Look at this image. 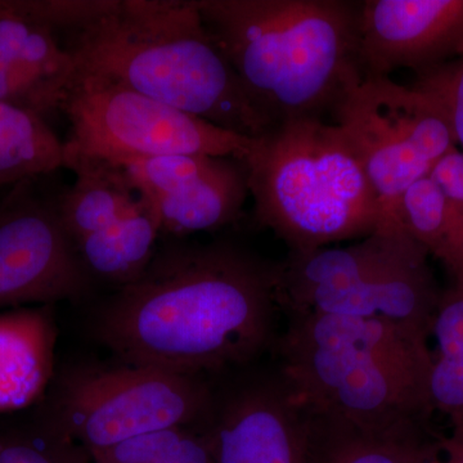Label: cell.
I'll use <instances>...</instances> for the list:
<instances>
[{
	"label": "cell",
	"mask_w": 463,
	"mask_h": 463,
	"mask_svg": "<svg viewBox=\"0 0 463 463\" xmlns=\"http://www.w3.org/2000/svg\"><path fill=\"white\" fill-rule=\"evenodd\" d=\"M279 263L215 241L157 250L102 307L96 336L124 364L199 376L249 364L273 339Z\"/></svg>",
	"instance_id": "cell-1"
},
{
	"label": "cell",
	"mask_w": 463,
	"mask_h": 463,
	"mask_svg": "<svg viewBox=\"0 0 463 463\" xmlns=\"http://www.w3.org/2000/svg\"><path fill=\"white\" fill-rule=\"evenodd\" d=\"M62 33L75 79L121 85L249 138L274 127L207 30L196 0H96Z\"/></svg>",
	"instance_id": "cell-2"
},
{
	"label": "cell",
	"mask_w": 463,
	"mask_h": 463,
	"mask_svg": "<svg viewBox=\"0 0 463 463\" xmlns=\"http://www.w3.org/2000/svg\"><path fill=\"white\" fill-rule=\"evenodd\" d=\"M250 99L273 125L322 118L364 79L361 2L196 0Z\"/></svg>",
	"instance_id": "cell-3"
},
{
	"label": "cell",
	"mask_w": 463,
	"mask_h": 463,
	"mask_svg": "<svg viewBox=\"0 0 463 463\" xmlns=\"http://www.w3.org/2000/svg\"><path fill=\"white\" fill-rule=\"evenodd\" d=\"M279 370L310 412L367 430L431 423L428 339L383 319L289 316Z\"/></svg>",
	"instance_id": "cell-4"
},
{
	"label": "cell",
	"mask_w": 463,
	"mask_h": 463,
	"mask_svg": "<svg viewBox=\"0 0 463 463\" xmlns=\"http://www.w3.org/2000/svg\"><path fill=\"white\" fill-rule=\"evenodd\" d=\"M255 219L289 252L370 236L383 215L364 166L335 124L306 118L274 125L243 158Z\"/></svg>",
	"instance_id": "cell-5"
},
{
	"label": "cell",
	"mask_w": 463,
	"mask_h": 463,
	"mask_svg": "<svg viewBox=\"0 0 463 463\" xmlns=\"http://www.w3.org/2000/svg\"><path fill=\"white\" fill-rule=\"evenodd\" d=\"M429 258L402 222L350 245L288 252L279 263V307L288 316L383 319L429 339L443 294Z\"/></svg>",
	"instance_id": "cell-6"
},
{
	"label": "cell",
	"mask_w": 463,
	"mask_h": 463,
	"mask_svg": "<svg viewBox=\"0 0 463 463\" xmlns=\"http://www.w3.org/2000/svg\"><path fill=\"white\" fill-rule=\"evenodd\" d=\"M331 114L373 185L381 223L402 222L399 203L404 192L457 148L437 103L390 76H364Z\"/></svg>",
	"instance_id": "cell-7"
},
{
	"label": "cell",
	"mask_w": 463,
	"mask_h": 463,
	"mask_svg": "<svg viewBox=\"0 0 463 463\" xmlns=\"http://www.w3.org/2000/svg\"><path fill=\"white\" fill-rule=\"evenodd\" d=\"M214 402L194 374L129 364L85 368L63 383L52 428L94 453L148 432L209 422Z\"/></svg>",
	"instance_id": "cell-8"
},
{
	"label": "cell",
	"mask_w": 463,
	"mask_h": 463,
	"mask_svg": "<svg viewBox=\"0 0 463 463\" xmlns=\"http://www.w3.org/2000/svg\"><path fill=\"white\" fill-rule=\"evenodd\" d=\"M61 111L70 123L66 154L109 163L166 155L243 160L254 141L121 85L91 79H75Z\"/></svg>",
	"instance_id": "cell-9"
},
{
	"label": "cell",
	"mask_w": 463,
	"mask_h": 463,
	"mask_svg": "<svg viewBox=\"0 0 463 463\" xmlns=\"http://www.w3.org/2000/svg\"><path fill=\"white\" fill-rule=\"evenodd\" d=\"M35 181L12 185L0 203V312L76 300L90 288L61 221L58 194H41Z\"/></svg>",
	"instance_id": "cell-10"
},
{
	"label": "cell",
	"mask_w": 463,
	"mask_h": 463,
	"mask_svg": "<svg viewBox=\"0 0 463 463\" xmlns=\"http://www.w3.org/2000/svg\"><path fill=\"white\" fill-rule=\"evenodd\" d=\"M215 463H309V412L277 368L215 397Z\"/></svg>",
	"instance_id": "cell-11"
},
{
	"label": "cell",
	"mask_w": 463,
	"mask_h": 463,
	"mask_svg": "<svg viewBox=\"0 0 463 463\" xmlns=\"http://www.w3.org/2000/svg\"><path fill=\"white\" fill-rule=\"evenodd\" d=\"M364 76L421 74L463 56V0H365L359 11Z\"/></svg>",
	"instance_id": "cell-12"
},
{
	"label": "cell",
	"mask_w": 463,
	"mask_h": 463,
	"mask_svg": "<svg viewBox=\"0 0 463 463\" xmlns=\"http://www.w3.org/2000/svg\"><path fill=\"white\" fill-rule=\"evenodd\" d=\"M35 0H0V102L47 118L62 109L76 69Z\"/></svg>",
	"instance_id": "cell-13"
},
{
	"label": "cell",
	"mask_w": 463,
	"mask_h": 463,
	"mask_svg": "<svg viewBox=\"0 0 463 463\" xmlns=\"http://www.w3.org/2000/svg\"><path fill=\"white\" fill-rule=\"evenodd\" d=\"M56 340L51 306L0 312V413L42 397L53 376Z\"/></svg>",
	"instance_id": "cell-14"
},
{
	"label": "cell",
	"mask_w": 463,
	"mask_h": 463,
	"mask_svg": "<svg viewBox=\"0 0 463 463\" xmlns=\"http://www.w3.org/2000/svg\"><path fill=\"white\" fill-rule=\"evenodd\" d=\"M307 412L309 463H430L443 444L431 423L367 430L336 417Z\"/></svg>",
	"instance_id": "cell-15"
},
{
	"label": "cell",
	"mask_w": 463,
	"mask_h": 463,
	"mask_svg": "<svg viewBox=\"0 0 463 463\" xmlns=\"http://www.w3.org/2000/svg\"><path fill=\"white\" fill-rule=\"evenodd\" d=\"M249 194L245 163L236 157H216L203 175L182 190L146 200L156 215L161 233L183 237L233 223Z\"/></svg>",
	"instance_id": "cell-16"
},
{
	"label": "cell",
	"mask_w": 463,
	"mask_h": 463,
	"mask_svg": "<svg viewBox=\"0 0 463 463\" xmlns=\"http://www.w3.org/2000/svg\"><path fill=\"white\" fill-rule=\"evenodd\" d=\"M65 167L75 182L58 194V212L74 245L115 223L139 199L123 169L108 161L65 152Z\"/></svg>",
	"instance_id": "cell-17"
},
{
	"label": "cell",
	"mask_w": 463,
	"mask_h": 463,
	"mask_svg": "<svg viewBox=\"0 0 463 463\" xmlns=\"http://www.w3.org/2000/svg\"><path fill=\"white\" fill-rule=\"evenodd\" d=\"M160 234L152 206L139 196L127 214L105 230L85 237L75 248L91 279L123 288L138 279L151 263Z\"/></svg>",
	"instance_id": "cell-18"
},
{
	"label": "cell",
	"mask_w": 463,
	"mask_h": 463,
	"mask_svg": "<svg viewBox=\"0 0 463 463\" xmlns=\"http://www.w3.org/2000/svg\"><path fill=\"white\" fill-rule=\"evenodd\" d=\"M399 218L429 255L444 264L453 279H463V213L430 176L404 192Z\"/></svg>",
	"instance_id": "cell-19"
},
{
	"label": "cell",
	"mask_w": 463,
	"mask_h": 463,
	"mask_svg": "<svg viewBox=\"0 0 463 463\" xmlns=\"http://www.w3.org/2000/svg\"><path fill=\"white\" fill-rule=\"evenodd\" d=\"M65 167V142L44 118L0 102V188Z\"/></svg>",
	"instance_id": "cell-20"
},
{
	"label": "cell",
	"mask_w": 463,
	"mask_h": 463,
	"mask_svg": "<svg viewBox=\"0 0 463 463\" xmlns=\"http://www.w3.org/2000/svg\"><path fill=\"white\" fill-rule=\"evenodd\" d=\"M431 335L437 340L430 373L432 408L449 420L452 431L463 432V279H453L441 294Z\"/></svg>",
	"instance_id": "cell-21"
},
{
	"label": "cell",
	"mask_w": 463,
	"mask_h": 463,
	"mask_svg": "<svg viewBox=\"0 0 463 463\" xmlns=\"http://www.w3.org/2000/svg\"><path fill=\"white\" fill-rule=\"evenodd\" d=\"M72 441L53 428L42 434L0 435V463H81Z\"/></svg>",
	"instance_id": "cell-22"
},
{
	"label": "cell",
	"mask_w": 463,
	"mask_h": 463,
	"mask_svg": "<svg viewBox=\"0 0 463 463\" xmlns=\"http://www.w3.org/2000/svg\"><path fill=\"white\" fill-rule=\"evenodd\" d=\"M412 87L437 103L447 118L457 146L463 149V56L417 74Z\"/></svg>",
	"instance_id": "cell-23"
},
{
	"label": "cell",
	"mask_w": 463,
	"mask_h": 463,
	"mask_svg": "<svg viewBox=\"0 0 463 463\" xmlns=\"http://www.w3.org/2000/svg\"><path fill=\"white\" fill-rule=\"evenodd\" d=\"M190 428L148 432L91 453L96 463H164Z\"/></svg>",
	"instance_id": "cell-24"
},
{
	"label": "cell",
	"mask_w": 463,
	"mask_h": 463,
	"mask_svg": "<svg viewBox=\"0 0 463 463\" xmlns=\"http://www.w3.org/2000/svg\"><path fill=\"white\" fill-rule=\"evenodd\" d=\"M429 176L444 196L463 213V151L456 148L441 157Z\"/></svg>",
	"instance_id": "cell-25"
},
{
	"label": "cell",
	"mask_w": 463,
	"mask_h": 463,
	"mask_svg": "<svg viewBox=\"0 0 463 463\" xmlns=\"http://www.w3.org/2000/svg\"><path fill=\"white\" fill-rule=\"evenodd\" d=\"M430 463H463V432L452 431L443 439L440 450Z\"/></svg>",
	"instance_id": "cell-26"
}]
</instances>
